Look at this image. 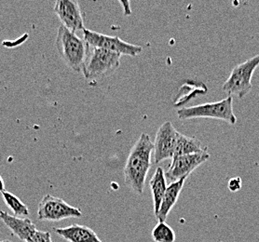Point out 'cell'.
<instances>
[{
    "mask_svg": "<svg viewBox=\"0 0 259 242\" xmlns=\"http://www.w3.org/2000/svg\"><path fill=\"white\" fill-rule=\"evenodd\" d=\"M4 191H6L5 190V183L3 181V178L1 177V175H0V193H3Z\"/></svg>",
    "mask_w": 259,
    "mask_h": 242,
    "instance_id": "44dd1931",
    "label": "cell"
},
{
    "mask_svg": "<svg viewBox=\"0 0 259 242\" xmlns=\"http://www.w3.org/2000/svg\"><path fill=\"white\" fill-rule=\"evenodd\" d=\"M0 242H12L11 240H9V239H4V240H0Z\"/></svg>",
    "mask_w": 259,
    "mask_h": 242,
    "instance_id": "7402d4cb",
    "label": "cell"
},
{
    "mask_svg": "<svg viewBox=\"0 0 259 242\" xmlns=\"http://www.w3.org/2000/svg\"><path fill=\"white\" fill-rule=\"evenodd\" d=\"M0 220L12 231L14 236L24 242L28 240L36 231L35 224L30 219L18 218L13 215H10L4 211H0Z\"/></svg>",
    "mask_w": 259,
    "mask_h": 242,
    "instance_id": "8fae6325",
    "label": "cell"
},
{
    "mask_svg": "<svg viewBox=\"0 0 259 242\" xmlns=\"http://www.w3.org/2000/svg\"><path fill=\"white\" fill-rule=\"evenodd\" d=\"M242 180L241 178H232L229 182V189L231 192H237L242 188Z\"/></svg>",
    "mask_w": 259,
    "mask_h": 242,
    "instance_id": "d6986e66",
    "label": "cell"
},
{
    "mask_svg": "<svg viewBox=\"0 0 259 242\" xmlns=\"http://www.w3.org/2000/svg\"><path fill=\"white\" fill-rule=\"evenodd\" d=\"M177 117L180 120L204 118L220 119L231 125L236 124L237 122L233 110V99L231 96L215 103L184 107L177 111Z\"/></svg>",
    "mask_w": 259,
    "mask_h": 242,
    "instance_id": "3957f363",
    "label": "cell"
},
{
    "mask_svg": "<svg viewBox=\"0 0 259 242\" xmlns=\"http://www.w3.org/2000/svg\"><path fill=\"white\" fill-rule=\"evenodd\" d=\"M259 66V54L235 66L222 89L228 94L244 98L252 90V77Z\"/></svg>",
    "mask_w": 259,
    "mask_h": 242,
    "instance_id": "277c9868",
    "label": "cell"
},
{
    "mask_svg": "<svg viewBox=\"0 0 259 242\" xmlns=\"http://www.w3.org/2000/svg\"><path fill=\"white\" fill-rule=\"evenodd\" d=\"M167 178L165 175V171L162 168H157L154 172L153 176L149 181V187L152 193L154 202V213L155 216L158 214L159 208L162 202V199L167 189Z\"/></svg>",
    "mask_w": 259,
    "mask_h": 242,
    "instance_id": "5bb4252c",
    "label": "cell"
},
{
    "mask_svg": "<svg viewBox=\"0 0 259 242\" xmlns=\"http://www.w3.org/2000/svg\"><path fill=\"white\" fill-rule=\"evenodd\" d=\"M84 40L92 47L106 50L114 54L136 57L143 52V47L121 40L118 36H107L91 30L83 31Z\"/></svg>",
    "mask_w": 259,
    "mask_h": 242,
    "instance_id": "8992f818",
    "label": "cell"
},
{
    "mask_svg": "<svg viewBox=\"0 0 259 242\" xmlns=\"http://www.w3.org/2000/svg\"><path fill=\"white\" fill-rule=\"evenodd\" d=\"M152 238L156 242H175L176 234L170 225L165 222H159L152 230Z\"/></svg>",
    "mask_w": 259,
    "mask_h": 242,
    "instance_id": "e0dca14e",
    "label": "cell"
},
{
    "mask_svg": "<svg viewBox=\"0 0 259 242\" xmlns=\"http://www.w3.org/2000/svg\"><path fill=\"white\" fill-rule=\"evenodd\" d=\"M53 231L68 242H103L95 231L85 225L72 224L64 228H53Z\"/></svg>",
    "mask_w": 259,
    "mask_h": 242,
    "instance_id": "7c38bea8",
    "label": "cell"
},
{
    "mask_svg": "<svg viewBox=\"0 0 259 242\" xmlns=\"http://www.w3.org/2000/svg\"><path fill=\"white\" fill-rule=\"evenodd\" d=\"M177 131L170 121L160 125L154 141V163L159 164L174 158L177 146Z\"/></svg>",
    "mask_w": 259,
    "mask_h": 242,
    "instance_id": "ba28073f",
    "label": "cell"
},
{
    "mask_svg": "<svg viewBox=\"0 0 259 242\" xmlns=\"http://www.w3.org/2000/svg\"><path fill=\"white\" fill-rule=\"evenodd\" d=\"M205 149H202L201 142L197 138L184 135L182 133L178 132L174 158L190 154L200 153Z\"/></svg>",
    "mask_w": 259,
    "mask_h": 242,
    "instance_id": "9a60e30c",
    "label": "cell"
},
{
    "mask_svg": "<svg viewBox=\"0 0 259 242\" xmlns=\"http://www.w3.org/2000/svg\"><path fill=\"white\" fill-rule=\"evenodd\" d=\"M25 242H53V240L50 232L36 230L35 234Z\"/></svg>",
    "mask_w": 259,
    "mask_h": 242,
    "instance_id": "ac0fdd59",
    "label": "cell"
},
{
    "mask_svg": "<svg viewBox=\"0 0 259 242\" xmlns=\"http://www.w3.org/2000/svg\"><path fill=\"white\" fill-rule=\"evenodd\" d=\"M1 194L5 201L7 206L9 207V209L12 210L13 216L18 217V218H25L26 216L29 215L28 207L23 203L18 197L11 192H8V191H4Z\"/></svg>",
    "mask_w": 259,
    "mask_h": 242,
    "instance_id": "2e32d148",
    "label": "cell"
},
{
    "mask_svg": "<svg viewBox=\"0 0 259 242\" xmlns=\"http://www.w3.org/2000/svg\"><path fill=\"white\" fill-rule=\"evenodd\" d=\"M210 158V154L207 152V148L200 153L190 154L174 158L171 165L165 172L166 178L172 182L179 181L183 178L189 177V174L194 171L199 166L206 162Z\"/></svg>",
    "mask_w": 259,
    "mask_h": 242,
    "instance_id": "9c48e42d",
    "label": "cell"
},
{
    "mask_svg": "<svg viewBox=\"0 0 259 242\" xmlns=\"http://www.w3.org/2000/svg\"><path fill=\"white\" fill-rule=\"evenodd\" d=\"M187 178H183L179 181L171 182L166 189L161 205L159 208V213L156 215L159 222H165L166 219L168 217L169 213L172 210V208L177 204L178 198L180 196V193L182 191L184 184L186 182Z\"/></svg>",
    "mask_w": 259,
    "mask_h": 242,
    "instance_id": "4fadbf2b",
    "label": "cell"
},
{
    "mask_svg": "<svg viewBox=\"0 0 259 242\" xmlns=\"http://www.w3.org/2000/svg\"><path fill=\"white\" fill-rule=\"evenodd\" d=\"M53 11L60 19L62 25L66 29L75 33L84 31L82 12L79 3L74 0H58L54 3Z\"/></svg>",
    "mask_w": 259,
    "mask_h": 242,
    "instance_id": "30bf717a",
    "label": "cell"
},
{
    "mask_svg": "<svg viewBox=\"0 0 259 242\" xmlns=\"http://www.w3.org/2000/svg\"><path fill=\"white\" fill-rule=\"evenodd\" d=\"M119 4L123 8L124 14L126 16H129L132 14V10H131V2L130 1H119Z\"/></svg>",
    "mask_w": 259,
    "mask_h": 242,
    "instance_id": "ffe728a7",
    "label": "cell"
},
{
    "mask_svg": "<svg viewBox=\"0 0 259 242\" xmlns=\"http://www.w3.org/2000/svg\"><path fill=\"white\" fill-rule=\"evenodd\" d=\"M121 55L106 50L93 47L89 54L82 73L89 81H95L117 70L120 65Z\"/></svg>",
    "mask_w": 259,
    "mask_h": 242,
    "instance_id": "5b68a950",
    "label": "cell"
},
{
    "mask_svg": "<svg viewBox=\"0 0 259 242\" xmlns=\"http://www.w3.org/2000/svg\"><path fill=\"white\" fill-rule=\"evenodd\" d=\"M55 45L60 57L72 71L80 73L89 56L88 43L73 32L61 25L57 32Z\"/></svg>",
    "mask_w": 259,
    "mask_h": 242,
    "instance_id": "7a4b0ae2",
    "label": "cell"
},
{
    "mask_svg": "<svg viewBox=\"0 0 259 242\" xmlns=\"http://www.w3.org/2000/svg\"><path fill=\"white\" fill-rule=\"evenodd\" d=\"M153 150L150 136L142 133L131 149L124 166L125 183L138 195H141L144 191L147 174L151 168Z\"/></svg>",
    "mask_w": 259,
    "mask_h": 242,
    "instance_id": "6da1fadb",
    "label": "cell"
},
{
    "mask_svg": "<svg viewBox=\"0 0 259 242\" xmlns=\"http://www.w3.org/2000/svg\"><path fill=\"white\" fill-rule=\"evenodd\" d=\"M82 215L79 209L70 206L64 200L52 195L44 196L37 209L39 221L58 222L64 219L80 218Z\"/></svg>",
    "mask_w": 259,
    "mask_h": 242,
    "instance_id": "52a82bcc",
    "label": "cell"
}]
</instances>
